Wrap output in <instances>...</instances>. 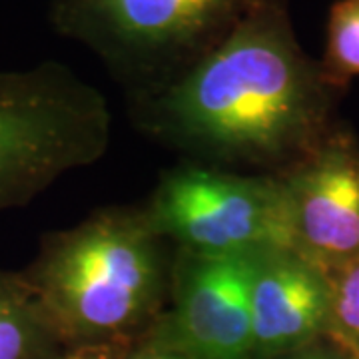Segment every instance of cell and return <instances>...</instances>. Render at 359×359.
<instances>
[{"label": "cell", "instance_id": "obj_1", "mask_svg": "<svg viewBox=\"0 0 359 359\" xmlns=\"http://www.w3.org/2000/svg\"><path fill=\"white\" fill-rule=\"evenodd\" d=\"M335 88L295 36L285 0H254L188 70L132 96L140 128L188 162L280 176L334 128Z\"/></svg>", "mask_w": 359, "mask_h": 359}, {"label": "cell", "instance_id": "obj_2", "mask_svg": "<svg viewBox=\"0 0 359 359\" xmlns=\"http://www.w3.org/2000/svg\"><path fill=\"white\" fill-rule=\"evenodd\" d=\"M166 244L142 208H108L46 233L22 276L65 347L132 344L168 306Z\"/></svg>", "mask_w": 359, "mask_h": 359}, {"label": "cell", "instance_id": "obj_3", "mask_svg": "<svg viewBox=\"0 0 359 359\" xmlns=\"http://www.w3.org/2000/svg\"><path fill=\"white\" fill-rule=\"evenodd\" d=\"M110 108L60 62L0 70V212L26 205L108 150Z\"/></svg>", "mask_w": 359, "mask_h": 359}, {"label": "cell", "instance_id": "obj_4", "mask_svg": "<svg viewBox=\"0 0 359 359\" xmlns=\"http://www.w3.org/2000/svg\"><path fill=\"white\" fill-rule=\"evenodd\" d=\"M254 0H56L52 22L132 92L168 84L230 32Z\"/></svg>", "mask_w": 359, "mask_h": 359}, {"label": "cell", "instance_id": "obj_5", "mask_svg": "<svg viewBox=\"0 0 359 359\" xmlns=\"http://www.w3.org/2000/svg\"><path fill=\"white\" fill-rule=\"evenodd\" d=\"M142 210L158 236L196 254L294 248L280 176L188 162L162 176Z\"/></svg>", "mask_w": 359, "mask_h": 359}, {"label": "cell", "instance_id": "obj_6", "mask_svg": "<svg viewBox=\"0 0 359 359\" xmlns=\"http://www.w3.org/2000/svg\"><path fill=\"white\" fill-rule=\"evenodd\" d=\"M252 256H210L176 248L168 306L152 330L192 359H254Z\"/></svg>", "mask_w": 359, "mask_h": 359}, {"label": "cell", "instance_id": "obj_7", "mask_svg": "<svg viewBox=\"0 0 359 359\" xmlns=\"http://www.w3.org/2000/svg\"><path fill=\"white\" fill-rule=\"evenodd\" d=\"M280 180L299 254L325 271L359 257V138L341 120Z\"/></svg>", "mask_w": 359, "mask_h": 359}, {"label": "cell", "instance_id": "obj_8", "mask_svg": "<svg viewBox=\"0 0 359 359\" xmlns=\"http://www.w3.org/2000/svg\"><path fill=\"white\" fill-rule=\"evenodd\" d=\"M254 359H273L325 335L330 273L295 248H264L250 276Z\"/></svg>", "mask_w": 359, "mask_h": 359}, {"label": "cell", "instance_id": "obj_9", "mask_svg": "<svg viewBox=\"0 0 359 359\" xmlns=\"http://www.w3.org/2000/svg\"><path fill=\"white\" fill-rule=\"evenodd\" d=\"M62 349L22 271L0 269V359H50Z\"/></svg>", "mask_w": 359, "mask_h": 359}, {"label": "cell", "instance_id": "obj_10", "mask_svg": "<svg viewBox=\"0 0 359 359\" xmlns=\"http://www.w3.org/2000/svg\"><path fill=\"white\" fill-rule=\"evenodd\" d=\"M320 65L327 80L344 92L359 76V0H335L332 4Z\"/></svg>", "mask_w": 359, "mask_h": 359}, {"label": "cell", "instance_id": "obj_11", "mask_svg": "<svg viewBox=\"0 0 359 359\" xmlns=\"http://www.w3.org/2000/svg\"><path fill=\"white\" fill-rule=\"evenodd\" d=\"M330 273L325 337L351 359H359V257Z\"/></svg>", "mask_w": 359, "mask_h": 359}, {"label": "cell", "instance_id": "obj_12", "mask_svg": "<svg viewBox=\"0 0 359 359\" xmlns=\"http://www.w3.org/2000/svg\"><path fill=\"white\" fill-rule=\"evenodd\" d=\"M124 359H192L188 353L180 351L178 347L168 344L150 327L146 334L136 337L126 349Z\"/></svg>", "mask_w": 359, "mask_h": 359}, {"label": "cell", "instance_id": "obj_13", "mask_svg": "<svg viewBox=\"0 0 359 359\" xmlns=\"http://www.w3.org/2000/svg\"><path fill=\"white\" fill-rule=\"evenodd\" d=\"M130 344H98V346L65 347L50 359H124Z\"/></svg>", "mask_w": 359, "mask_h": 359}, {"label": "cell", "instance_id": "obj_14", "mask_svg": "<svg viewBox=\"0 0 359 359\" xmlns=\"http://www.w3.org/2000/svg\"><path fill=\"white\" fill-rule=\"evenodd\" d=\"M273 359H351L347 353H344L339 347L335 346L332 339H327L325 335L311 341L308 346L287 351L283 355H278Z\"/></svg>", "mask_w": 359, "mask_h": 359}]
</instances>
